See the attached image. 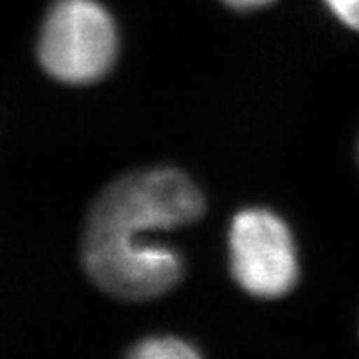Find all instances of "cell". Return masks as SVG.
<instances>
[{
  "label": "cell",
  "mask_w": 359,
  "mask_h": 359,
  "mask_svg": "<svg viewBox=\"0 0 359 359\" xmlns=\"http://www.w3.org/2000/svg\"><path fill=\"white\" fill-rule=\"evenodd\" d=\"M202 213V193L180 170L147 169L121 176L90 208L81 246L86 273L114 297H160L180 283L184 260L147 235L187 226Z\"/></svg>",
  "instance_id": "cell-1"
},
{
  "label": "cell",
  "mask_w": 359,
  "mask_h": 359,
  "mask_svg": "<svg viewBox=\"0 0 359 359\" xmlns=\"http://www.w3.org/2000/svg\"><path fill=\"white\" fill-rule=\"evenodd\" d=\"M37 55L53 79L68 85L94 83L118 55L116 24L95 0H57L44 17Z\"/></svg>",
  "instance_id": "cell-2"
},
{
  "label": "cell",
  "mask_w": 359,
  "mask_h": 359,
  "mask_svg": "<svg viewBox=\"0 0 359 359\" xmlns=\"http://www.w3.org/2000/svg\"><path fill=\"white\" fill-rule=\"evenodd\" d=\"M233 277L248 293L283 297L297 283V251L288 226L266 209H246L229 229Z\"/></svg>",
  "instance_id": "cell-3"
},
{
  "label": "cell",
  "mask_w": 359,
  "mask_h": 359,
  "mask_svg": "<svg viewBox=\"0 0 359 359\" xmlns=\"http://www.w3.org/2000/svg\"><path fill=\"white\" fill-rule=\"evenodd\" d=\"M128 355L136 359H194L200 352L180 337L154 336L136 343Z\"/></svg>",
  "instance_id": "cell-4"
},
{
  "label": "cell",
  "mask_w": 359,
  "mask_h": 359,
  "mask_svg": "<svg viewBox=\"0 0 359 359\" xmlns=\"http://www.w3.org/2000/svg\"><path fill=\"white\" fill-rule=\"evenodd\" d=\"M332 13L348 28L359 29V0H325Z\"/></svg>",
  "instance_id": "cell-5"
},
{
  "label": "cell",
  "mask_w": 359,
  "mask_h": 359,
  "mask_svg": "<svg viewBox=\"0 0 359 359\" xmlns=\"http://www.w3.org/2000/svg\"><path fill=\"white\" fill-rule=\"evenodd\" d=\"M224 4H227L229 8H235V10H259V8H264V6L271 4L273 0H222Z\"/></svg>",
  "instance_id": "cell-6"
}]
</instances>
